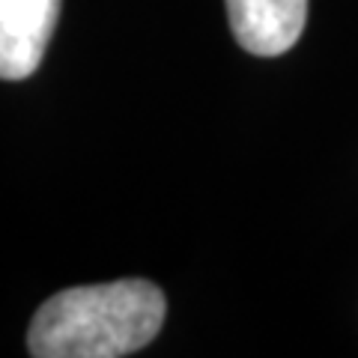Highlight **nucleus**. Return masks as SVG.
I'll list each match as a JSON object with an SVG mask.
<instances>
[{
  "label": "nucleus",
  "mask_w": 358,
  "mask_h": 358,
  "mask_svg": "<svg viewBox=\"0 0 358 358\" xmlns=\"http://www.w3.org/2000/svg\"><path fill=\"white\" fill-rule=\"evenodd\" d=\"M164 313V293L141 278L72 287L36 310L27 350L36 358L131 355L162 331Z\"/></svg>",
  "instance_id": "f257e3e1"
},
{
  "label": "nucleus",
  "mask_w": 358,
  "mask_h": 358,
  "mask_svg": "<svg viewBox=\"0 0 358 358\" xmlns=\"http://www.w3.org/2000/svg\"><path fill=\"white\" fill-rule=\"evenodd\" d=\"M60 0H0V78L24 81L54 36Z\"/></svg>",
  "instance_id": "f03ea898"
},
{
  "label": "nucleus",
  "mask_w": 358,
  "mask_h": 358,
  "mask_svg": "<svg viewBox=\"0 0 358 358\" xmlns=\"http://www.w3.org/2000/svg\"><path fill=\"white\" fill-rule=\"evenodd\" d=\"M233 36L248 54L278 57L299 42L308 0H227Z\"/></svg>",
  "instance_id": "7ed1b4c3"
}]
</instances>
